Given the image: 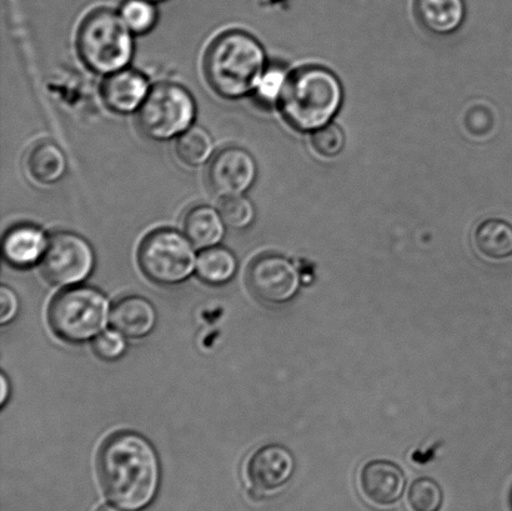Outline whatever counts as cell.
<instances>
[{"mask_svg": "<svg viewBox=\"0 0 512 511\" xmlns=\"http://www.w3.org/2000/svg\"><path fill=\"white\" fill-rule=\"evenodd\" d=\"M98 474L105 497L118 508L140 511L157 497L162 468L157 452L143 435H112L100 449Z\"/></svg>", "mask_w": 512, "mask_h": 511, "instance_id": "1", "label": "cell"}, {"mask_svg": "<svg viewBox=\"0 0 512 511\" xmlns=\"http://www.w3.org/2000/svg\"><path fill=\"white\" fill-rule=\"evenodd\" d=\"M341 102L339 79L330 70L315 65L289 74L279 97L281 115L299 132H316L328 125Z\"/></svg>", "mask_w": 512, "mask_h": 511, "instance_id": "2", "label": "cell"}, {"mask_svg": "<svg viewBox=\"0 0 512 511\" xmlns=\"http://www.w3.org/2000/svg\"><path fill=\"white\" fill-rule=\"evenodd\" d=\"M210 87L227 99L254 92L265 72V53L258 40L242 30L219 35L204 60Z\"/></svg>", "mask_w": 512, "mask_h": 511, "instance_id": "3", "label": "cell"}, {"mask_svg": "<svg viewBox=\"0 0 512 511\" xmlns=\"http://www.w3.org/2000/svg\"><path fill=\"white\" fill-rule=\"evenodd\" d=\"M132 34L119 13L105 8L94 10L79 28L80 58L95 73H117L133 58Z\"/></svg>", "mask_w": 512, "mask_h": 511, "instance_id": "4", "label": "cell"}, {"mask_svg": "<svg viewBox=\"0 0 512 511\" xmlns=\"http://www.w3.org/2000/svg\"><path fill=\"white\" fill-rule=\"evenodd\" d=\"M48 317L50 327L60 339L84 343L103 332L110 319L109 302L97 289L72 288L53 299Z\"/></svg>", "mask_w": 512, "mask_h": 511, "instance_id": "5", "label": "cell"}, {"mask_svg": "<svg viewBox=\"0 0 512 511\" xmlns=\"http://www.w3.org/2000/svg\"><path fill=\"white\" fill-rule=\"evenodd\" d=\"M197 104L193 95L182 85H155L139 109L140 130L148 138L165 142L180 137L193 127Z\"/></svg>", "mask_w": 512, "mask_h": 511, "instance_id": "6", "label": "cell"}, {"mask_svg": "<svg viewBox=\"0 0 512 511\" xmlns=\"http://www.w3.org/2000/svg\"><path fill=\"white\" fill-rule=\"evenodd\" d=\"M138 260L143 273L160 285L185 282L197 267L194 245L174 229H158L140 244Z\"/></svg>", "mask_w": 512, "mask_h": 511, "instance_id": "7", "label": "cell"}, {"mask_svg": "<svg viewBox=\"0 0 512 511\" xmlns=\"http://www.w3.org/2000/svg\"><path fill=\"white\" fill-rule=\"evenodd\" d=\"M94 265L92 245L78 234L62 232L49 239L42 259V272L49 283L69 287L88 279Z\"/></svg>", "mask_w": 512, "mask_h": 511, "instance_id": "8", "label": "cell"}, {"mask_svg": "<svg viewBox=\"0 0 512 511\" xmlns=\"http://www.w3.org/2000/svg\"><path fill=\"white\" fill-rule=\"evenodd\" d=\"M250 293L259 302L269 305L289 303L298 294V270L289 259L276 254H264L253 260L247 272Z\"/></svg>", "mask_w": 512, "mask_h": 511, "instance_id": "9", "label": "cell"}, {"mask_svg": "<svg viewBox=\"0 0 512 511\" xmlns=\"http://www.w3.org/2000/svg\"><path fill=\"white\" fill-rule=\"evenodd\" d=\"M256 163L252 154L238 147H229L215 155L208 169V182L213 193L227 198L244 195L256 179Z\"/></svg>", "mask_w": 512, "mask_h": 511, "instance_id": "10", "label": "cell"}, {"mask_svg": "<svg viewBox=\"0 0 512 511\" xmlns=\"http://www.w3.org/2000/svg\"><path fill=\"white\" fill-rule=\"evenodd\" d=\"M295 470L293 453L283 445H266L250 458L247 474L254 492L269 494L289 483Z\"/></svg>", "mask_w": 512, "mask_h": 511, "instance_id": "11", "label": "cell"}, {"mask_svg": "<svg viewBox=\"0 0 512 511\" xmlns=\"http://www.w3.org/2000/svg\"><path fill=\"white\" fill-rule=\"evenodd\" d=\"M405 487L403 469L389 460H373L361 470V493L368 502L379 507H389L399 502Z\"/></svg>", "mask_w": 512, "mask_h": 511, "instance_id": "12", "label": "cell"}, {"mask_svg": "<svg viewBox=\"0 0 512 511\" xmlns=\"http://www.w3.org/2000/svg\"><path fill=\"white\" fill-rule=\"evenodd\" d=\"M150 92L149 79L133 69L119 70L110 74L102 85L105 105L118 114L137 112Z\"/></svg>", "mask_w": 512, "mask_h": 511, "instance_id": "13", "label": "cell"}, {"mask_svg": "<svg viewBox=\"0 0 512 511\" xmlns=\"http://www.w3.org/2000/svg\"><path fill=\"white\" fill-rule=\"evenodd\" d=\"M48 244L42 229L32 224H19L5 234L3 254L14 267L28 268L43 259Z\"/></svg>", "mask_w": 512, "mask_h": 511, "instance_id": "14", "label": "cell"}, {"mask_svg": "<svg viewBox=\"0 0 512 511\" xmlns=\"http://www.w3.org/2000/svg\"><path fill=\"white\" fill-rule=\"evenodd\" d=\"M110 324L130 339L147 337L157 325V310L148 299L127 297L110 310Z\"/></svg>", "mask_w": 512, "mask_h": 511, "instance_id": "15", "label": "cell"}, {"mask_svg": "<svg viewBox=\"0 0 512 511\" xmlns=\"http://www.w3.org/2000/svg\"><path fill=\"white\" fill-rule=\"evenodd\" d=\"M414 12L430 33L449 35L463 24L465 3L464 0H414Z\"/></svg>", "mask_w": 512, "mask_h": 511, "instance_id": "16", "label": "cell"}, {"mask_svg": "<svg viewBox=\"0 0 512 511\" xmlns=\"http://www.w3.org/2000/svg\"><path fill=\"white\" fill-rule=\"evenodd\" d=\"M184 233L195 248H213L224 238L225 223L219 210L208 205H198L185 215Z\"/></svg>", "mask_w": 512, "mask_h": 511, "instance_id": "17", "label": "cell"}, {"mask_svg": "<svg viewBox=\"0 0 512 511\" xmlns=\"http://www.w3.org/2000/svg\"><path fill=\"white\" fill-rule=\"evenodd\" d=\"M27 168L35 182L44 185L58 183L67 173V158L53 142H40L28 154Z\"/></svg>", "mask_w": 512, "mask_h": 511, "instance_id": "18", "label": "cell"}, {"mask_svg": "<svg viewBox=\"0 0 512 511\" xmlns=\"http://www.w3.org/2000/svg\"><path fill=\"white\" fill-rule=\"evenodd\" d=\"M474 242L478 252L490 260L512 257V227L504 220H485L476 229Z\"/></svg>", "mask_w": 512, "mask_h": 511, "instance_id": "19", "label": "cell"}, {"mask_svg": "<svg viewBox=\"0 0 512 511\" xmlns=\"http://www.w3.org/2000/svg\"><path fill=\"white\" fill-rule=\"evenodd\" d=\"M238 270V260L233 252L223 247L204 249L197 260L200 279L212 285L230 282Z\"/></svg>", "mask_w": 512, "mask_h": 511, "instance_id": "20", "label": "cell"}, {"mask_svg": "<svg viewBox=\"0 0 512 511\" xmlns=\"http://www.w3.org/2000/svg\"><path fill=\"white\" fill-rule=\"evenodd\" d=\"M214 143L204 128L192 127L178 137L175 152L180 162L189 167H199L212 158Z\"/></svg>", "mask_w": 512, "mask_h": 511, "instance_id": "21", "label": "cell"}, {"mask_svg": "<svg viewBox=\"0 0 512 511\" xmlns=\"http://www.w3.org/2000/svg\"><path fill=\"white\" fill-rule=\"evenodd\" d=\"M119 14L133 34H147L158 22L157 8L149 0H125Z\"/></svg>", "mask_w": 512, "mask_h": 511, "instance_id": "22", "label": "cell"}, {"mask_svg": "<svg viewBox=\"0 0 512 511\" xmlns=\"http://www.w3.org/2000/svg\"><path fill=\"white\" fill-rule=\"evenodd\" d=\"M408 502L413 511H441L444 504L443 489L433 479L415 480L409 489Z\"/></svg>", "mask_w": 512, "mask_h": 511, "instance_id": "23", "label": "cell"}, {"mask_svg": "<svg viewBox=\"0 0 512 511\" xmlns=\"http://www.w3.org/2000/svg\"><path fill=\"white\" fill-rule=\"evenodd\" d=\"M219 213L225 225L235 230H243L253 224L255 218L254 205L244 195L222 198Z\"/></svg>", "mask_w": 512, "mask_h": 511, "instance_id": "24", "label": "cell"}, {"mask_svg": "<svg viewBox=\"0 0 512 511\" xmlns=\"http://www.w3.org/2000/svg\"><path fill=\"white\" fill-rule=\"evenodd\" d=\"M311 144L320 155L326 158H334L343 152L345 147V135L338 125L328 124L316 130L311 138Z\"/></svg>", "mask_w": 512, "mask_h": 511, "instance_id": "25", "label": "cell"}, {"mask_svg": "<svg viewBox=\"0 0 512 511\" xmlns=\"http://www.w3.org/2000/svg\"><path fill=\"white\" fill-rule=\"evenodd\" d=\"M93 349L100 359L114 362L123 357L127 350V342H125L124 335L118 330H103L95 337Z\"/></svg>", "mask_w": 512, "mask_h": 511, "instance_id": "26", "label": "cell"}, {"mask_svg": "<svg viewBox=\"0 0 512 511\" xmlns=\"http://www.w3.org/2000/svg\"><path fill=\"white\" fill-rule=\"evenodd\" d=\"M285 74L280 68H271L265 70L261 77L258 87H256V97L261 103H274L279 100L281 89L285 83Z\"/></svg>", "mask_w": 512, "mask_h": 511, "instance_id": "27", "label": "cell"}, {"mask_svg": "<svg viewBox=\"0 0 512 511\" xmlns=\"http://www.w3.org/2000/svg\"><path fill=\"white\" fill-rule=\"evenodd\" d=\"M0 302H2V317H0V323L7 324L12 322L19 309L17 295H15L12 289L2 287V289H0Z\"/></svg>", "mask_w": 512, "mask_h": 511, "instance_id": "28", "label": "cell"}, {"mask_svg": "<svg viewBox=\"0 0 512 511\" xmlns=\"http://www.w3.org/2000/svg\"><path fill=\"white\" fill-rule=\"evenodd\" d=\"M2 405L7 402V395H8V382L7 379H5L4 375H2Z\"/></svg>", "mask_w": 512, "mask_h": 511, "instance_id": "29", "label": "cell"}, {"mask_svg": "<svg viewBox=\"0 0 512 511\" xmlns=\"http://www.w3.org/2000/svg\"><path fill=\"white\" fill-rule=\"evenodd\" d=\"M99 511H123V509H117L113 507H105L103 509H100Z\"/></svg>", "mask_w": 512, "mask_h": 511, "instance_id": "30", "label": "cell"}, {"mask_svg": "<svg viewBox=\"0 0 512 511\" xmlns=\"http://www.w3.org/2000/svg\"><path fill=\"white\" fill-rule=\"evenodd\" d=\"M149 2H153V3H155V2H163V0H149Z\"/></svg>", "mask_w": 512, "mask_h": 511, "instance_id": "31", "label": "cell"}]
</instances>
